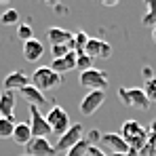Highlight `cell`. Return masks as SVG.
Returning a JSON list of instances; mask_svg holds the SVG:
<instances>
[{"label":"cell","mask_w":156,"mask_h":156,"mask_svg":"<svg viewBox=\"0 0 156 156\" xmlns=\"http://www.w3.org/2000/svg\"><path fill=\"white\" fill-rule=\"evenodd\" d=\"M44 116H47V122H49V127H51L53 135H57V139L70 129V116H68V112H66L61 105H53Z\"/></svg>","instance_id":"cell-3"},{"label":"cell","mask_w":156,"mask_h":156,"mask_svg":"<svg viewBox=\"0 0 156 156\" xmlns=\"http://www.w3.org/2000/svg\"><path fill=\"white\" fill-rule=\"evenodd\" d=\"M99 144H101L104 152H108V154H122V152H129L131 150L120 133H101Z\"/></svg>","instance_id":"cell-8"},{"label":"cell","mask_w":156,"mask_h":156,"mask_svg":"<svg viewBox=\"0 0 156 156\" xmlns=\"http://www.w3.org/2000/svg\"><path fill=\"white\" fill-rule=\"evenodd\" d=\"M144 93H146V97H148V101H150V104H152V101H156V78L154 76L146 80Z\"/></svg>","instance_id":"cell-26"},{"label":"cell","mask_w":156,"mask_h":156,"mask_svg":"<svg viewBox=\"0 0 156 156\" xmlns=\"http://www.w3.org/2000/svg\"><path fill=\"white\" fill-rule=\"evenodd\" d=\"M87 42H89V36H87V32H76L74 34V38H72V42H70V49L72 51H84V47H87Z\"/></svg>","instance_id":"cell-22"},{"label":"cell","mask_w":156,"mask_h":156,"mask_svg":"<svg viewBox=\"0 0 156 156\" xmlns=\"http://www.w3.org/2000/svg\"><path fill=\"white\" fill-rule=\"evenodd\" d=\"M4 91H21L23 87H27V84H32L30 80H27V76L21 72V70H17V72H11V74H6L4 76Z\"/></svg>","instance_id":"cell-13"},{"label":"cell","mask_w":156,"mask_h":156,"mask_svg":"<svg viewBox=\"0 0 156 156\" xmlns=\"http://www.w3.org/2000/svg\"><path fill=\"white\" fill-rule=\"evenodd\" d=\"M19 93H21L27 101H30V105H36V108H38V105H42L44 101H47V99H44V93H42V91H38L34 84H27V87H23Z\"/></svg>","instance_id":"cell-18"},{"label":"cell","mask_w":156,"mask_h":156,"mask_svg":"<svg viewBox=\"0 0 156 156\" xmlns=\"http://www.w3.org/2000/svg\"><path fill=\"white\" fill-rule=\"evenodd\" d=\"M80 84L89 91H105L108 87V74L99 68H91L87 72H80Z\"/></svg>","instance_id":"cell-4"},{"label":"cell","mask_w":156,"mask_h":156,"mask_svg":"<svg viewBox=\"0 0 156 156\" xmlns=\"http://www.w3.org/2000/svg\"><path fill=\"white\" fill-rule=\"evenodd\" d=\"M17 38L23 40V42L34 40V30H32V26H30V23H19V26H17Z\"/></svg>","instance_id":"cell-25"},{"label":"cell","mask_w":156,"mask_h":156,"mask_svg":"<svg viewBox=\"0 0 156 156\" xmlns=\"http://www.w3.org/2000/svg\"><path fill=\"white\" fill-rule=\"evenodd\" d=\"M47 34H49L51 47H55V44H70L72 38H74V32H70V30H66V27H57V26L49 27Z\"/></svg>","instance_id":"cell-14"},{"label":"cell","mask_w":156,"mask_h":156,"mask_svg":"<svg viewBox=\"0 0 156 156\" xmlns=\"http://www.w3.org/2000/svg\"><path fill=\"white\" fill-rule=\"evenodd\" d=\"M101 4H104V6H116V4H118V0H104Z\"/></svg>","instance_id":"cell-32"},{"label":"cell","mask_w":156,"mask_h":156,"mask_svg":"<svg viewBox=\"0 0 156 156\" xmlns=\"http://www.w3.org/2000/svg\"><path fill=\"white\" fill-rule=\"evenodd\" d=\"M82 139H84V127H82L80 122H78V125H70V129L57 139L55 148H57V152H59V150H61V152H68V150H72L76 144H80Z\"/></svg>","instance_id":"cell-6"},{"label":"cell","mask_w":156,"mask_h":156,"mask_svg":"<svg viewBox=\"0 0 156 156\" xmlns=\"http://www.w3.org/2000/svg\"><path fill=\"white\" fill-rule=\"evenodd\" d=\"M89 146H91V144H89L87 139H82V141H80V144H76L72 150H68V152H66V156H87Z\"/></svg>","instance_id":"cell-27"},{"label":"cell","mask_w":156,"mask_h":156,"mask_svg":"<svg viewBox=\"0 0 156 156\" xmlns=\"http://www.w3.org/2000/svg\"><path fill=\"white\" fill-rule=\"evenodd\" d=\"M108 156H139V152H135V150H129V152H122V154H108Z\"/></svg>","instance_id":"cell-31"},{"label":"cell","mask_w":156,"mask_h":156,"mask_svg":"<svg viewBox=\"0 0 156 156\" xmlns=\"http://www.w3.org/2000/svg\"><path fill=\"white\" fill-rule=\"evenodd\" d=\"M118 97L120 101L129 108H135V110H148L150 108V101L144 93V89H118Z\"/></svg>","instance_id":"cell-5"},{"label":"cell","mask_w":156,"mask_h":156,"mask_svg":"<svg viewBox=\"0 0 156 156\" xmlns=\"http://www.w3.org/2000/svg\"><path fill=\"white\" fill-rule=\"evenodd\" d=\"M84 139L93 146V141H99V139H101V131H99V129H91V131H89V135H84Z\"/></svg>","instance_id":"cell-29"},{"label":"cell","mask_w":156,"mask_h":156,"mask_svg":"<svg viewBox=\"0 0 156 156\" xmlns=\"http://www.w3.org/2000/svg\"><path fill=\"white\" fill-rule=\"evenodd\" d=\"M0 118H2V116H0Z\"/></svg>","instance_id":"cell-35"},{"label":"cell","mask_w":156,"mask_h":156,"mask_svg":"<svg viewBox=\"0 0 156 156\" xmlns=\"http://www.w3.org/2000/svg\"><path fill=\"white\" fill-rule=\"evenodd\" d=\"M154 78H156V76H154Z\"/></svg>","instance_id":"cell-36"},{"label":"cell","mask_w":156,"mask_h":156,"mask_svg":"<svg viewBox=\"0 0 156 156\" xmlns=\"http://www.w3.org/2000/svg\"><path fill=\"white\" fill-rule=\"evenodd\" d=\"M30 82L38 89V91H51V89H57L59 84H63V76H59L57 72H53L49 66H40L34 70V74L30 78Z\"/></svg>","instance_id":"cell-2"},{"label":"cell","mask_w":156,"mask_h":156,"mask_svg":"<svg viewBox=\"0 0 156 156\" xmlns=\"http://www.w3.org/2000/svg\"><path fill=\"white\" fill-rule=\"evenodd\" d=\"M0 23L2 26H15V23H19V11L17 9H6L0 15Z\"/></svg>","instance_id":"cell-23"},{"label":"cell","mask_w":156,"mask_h":156,"mask_svg":"<svg viewBox=\"0 0 156 156\" xmlns=\"http://www.w3.org/2000/svg\"><path fill=\"white\" fill-rule=\"evenodd\" d=\"M70 51H72V49H70V44H55V47H51V55H53V59L66 57V55H68Z\"/></svg>","instance_id":"cell-28"},{"label":"cell","mask_w":156,"mask_h":156,"mask_svg":"<svg viewBox=\"0 0 156 156\" xmlns=\"http://www.w3.org/2000/svg\"><path fill=\"white\" fill-rule=\"evenodd\" d=\"M152 40L156 42V27H152Z\"/></svg>","instance_id":"cell-33"},{"label":"cell","mask_w":156,"mask_h":156,"mask_svg":"<svg viewBox=\"0 0 156 156\" xmlns=\"http://www.w3.org/2000/svg\"><path fill=\"white\" fill-rule=\"evenodd\" d=\"M49 68H51L53 72H57L59 76H63L66 72H72V70H76V51H70L66 57H59V59H53L51 63H49Z\"/></svg>","instance_id":"cell-12"},{"label":"cell","mask_w":156,"mask_h":156,"mask_svg":"<svg viewBox=\"0 0 156 156\" xmlns=\"http://www.w3.org/2000/svg\"><path fill=\"white\" fill-rule=\"evenodd\" d=\"M15 104H17V101H15V93H11V91L0 93V116H2V118L13 116Z\"/></svg>","instance_id":"cell-17"},{"label":"cell","mask_w":156,"mask_h":156,"mask_svg":"<svg viewBox=\"0 0 156 156\" xmlns=\"http://www.w3.org/2000/svg\"><path fill=\"white\" fill-rule=\"evenodd\" d=\"M84 53L95 61V59H108V57H112V44L110 42H105L101 38H89V42H87V47H84Z\"/></svg>","instance_id":"cell-9"},{"label":"cell","mask_w":156,"mask_h":156,"mask_svg":"<svg viewBox=\"0 0 156 156\" xmlns=\"http://www.w3.org/2000/svg\"><path fill=\"white\" fill-rule=\"evenodd\" d=\"M15 116L9 118H0V139H13V131H15Z\"/></svg>","instance_id":"cell-21"},{"label":"cell","mask_w":156,"mask_h":156,"mask_svg":"<svg viewBox=\"0 0 156 156\" xmlns=\"http://www.w3.org/2000/svg\"><path fill=\"white\" fill-rule=\"evenodd\" d=\"M120 135L127 141V146L135 152H141L146 141H148V129L144 125H139L137 120H127L120 129Z\"/></svg>","instance_id":"cell-1"},{"label":"cell","mask_w":156,"mask_h":156,"mask_svg":"<svg viewBox=\"0 0 156 156\" xmlns=\"http://www.w3.org/2000/svg\"><path fill=\"white\" fill-rule=\"evenodd\" d=\"M76 68L80 72H87V70H91L93 68V59L87 55L84 51H78L76 53Z\"/></svg>","instance_id":"cell-24"},{"label":"cell","mask_w":156,"mask_h":156,"mask_svg":"<svg viewBox=\"0 0 156 156\" xmlns=\"http://www.w3.org/2000/svg\"><path fill=\"white\" fill-rule=\"evenodd\" d=\"M87 156H108L101 150V148H97V146H89V150H87Z\"/></svg>","instance_id":"cell-30"},{"label":"cell","mask_w":156,"mask_h":156,"mask_svg":"<svg viewBox=\"0 0 156 156\" xmlns=\"http://www.w3.org/2000/svg\"><path fill=\"white\" fill-rule=\"evenodd\" d=\"M30 131H32V137H44V139H49V135H53L51 127L47 122V116L40 114V110L36 105H30Z\"/></svg>","instance_id":"cell-7"},{"label":"cell","mask_w":156,"mask_h":156,"mask_svg":"<svg viewBox=\"0 0 156 156\" xmlns=\"http://www.w3.org/2000/svg\"><path fill=\"white\" fill-rule=\"evenodd\" d=\"M23 156H27V154H23Z\"/></svg>","instance_id":"cell-34"},{"label":"cell","mask_w":156,"mask_h":156,"mask_svg":"<svg viewBox=\"0 0 156 156\" xmlns=\"http://www.w3.org/2000/svg\"><path fill=\"white\" fill-rule=\"evenodd\" d=\"M26 150H27L26 152L27 156H55L57 154V148L44 137H32V141L26 146Z\"/></svg>","instance_id":"cell-11"},{"label":"cell","mask_w":156,"mask_h":156,"mask_svg":"<svg viewBox=\"0 0 156 156\" xmlns=\"http://www.w3.org/2000/svg\"><path fill=\"white\" fill-rule=\"evenodd\" d=\"M105 101V91H89L84 97H82V101H80V112H82V116H91V114H95L101 104Z\"/></svg>","instance_id":"cell-10"},{"label":"cell","mask_w":156,"mask_h":156,"mask_svg":"<svg viewBox=\"0 0 156 156\" xmlns=\"http://www.w3.org/2000/svg\"><path fill=\"white\" fill-rule=\"evenodd\" d=\"M44 55V44L40 42V40H27L23 42V59L30 61V63H34V61H38L40 57Z\"/></svg>","instance_id":"cell-15"},{"label":"cell","mask_w":156,"mask_h":156,"mask_svg":"<svg viewBox=\"0 0 156 156\" xmlns=\"http://www.w3.org/2000/svg\"><path fill=\"white\" fill-rule=\"evenodd\" d=\"M141 23L148 27H156V0H148L146 2V13L141 17Z\"/></svg>","instance_id":"cell-20"},{"label":"cell","mask_w":156,"mask_h":156,"mask_svg":"<svg viewBox=\"0 0 156 156\" xmlns=\"http://www.w3.org/2000/svg\"><path fill=\"white\" fill-rule=\"evenodd\" d=\"M139 156H156V120L148 127V141L144 150L139 152Z\"/></svg>","instance_id":"cell-19"},{"label":"cell","mask_w":156,"mask_h":156,"mask_svg":"<svg viewBox=\"0 0 156 156\" xmlns=\"http://www.w3.org/2000/svg\"><path fill=\"white\" fill-rule=\"evenodd\" d=\"M13 141L17 146H27L32 141V131H30V122H17L15 131H13Z\"/></svg>","instance_id":"cell-16"}]
</instances>
